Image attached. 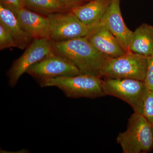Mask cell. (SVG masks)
I'll return each mask as SVG.
<instances>
[{
  "instance_id": "cell-8",
  "label": "cell",
  "mask_w": 153,
  "mask_h": 153,
  "mask_svg": "<svg viewBox=\"0 0 153 153\" xmlns=\"http://www.w3.org/2000/svg\"><path fill=\"white\" fill-rule=\"evenodd\" d=\"M51 29L50 39L61 42L85 37L89 27L80 22L71 11L56 13L47 16Z\"/></svg>"
},
{
  "instance_id": "cell-17",
  "label": "cell",
  "mask_w": 153,
  "mask_h": 153,
  "mask_svg": "<svg viewBox=\"0 0 153 153\" xmlns=\"http://www.w3.org/2000/svg\"><path fill=\"white\" fill-rule=\"evenodd\" d=\"M142 114L152 124H153V91H148L143 102Z\"/></svg>"
},
{
  "instance_id": "cell-21",
  "label": "cell",
  "mask_w": 153,
  "mask_h": 153,
  "mask_svg": "<svg viewBox=\"0 0 153 153\" xmlns=\"http://www.w3.org/2000/svg\"><path fill=\"white\" fill-rule=\"evenodd\" d=\"M84 1H90V0H84Z\"/></svg>"
},
{
  "instance_id": "cell-3",
  "label": "cell",
  "mask_w": 153,
  "mask_h": 153,
  "mask_svg": "<svg viewBox=\"0 0 153 153\" xmlns=\"http://www.w3.org/2000/svg\"><path fill=\"white\" fill-rule=\"evenodd\" d=\"M116 140L123 153L149 152L153 150L152 125L142 114L134 112L126 130L118 134Z\"/></svg>"
},
{
  "instance_id": "cell-2",
  "label": "cell",
  "mask_w": 153,
  "mask_h": 153,
  "mask_svg": "<svg viewBox=\"0 0 153 153\" xmlns=\"http://www.w3.org/2000/svg\"><path fill=\"white\" fill-rule=\"evenodd\" d=\"M101 77L79 74L60 76L47 79L39 83L41 87H56L67 97L95 99L105 96Z\"/></svg>"
},
{
  "instance_id": "cell-4",
  "label": "cell",
  "mask_w": 153,
  "mask_h": 153,
  "mask_svg": "<svg viewBox=\"0 0 153 153\" xmlns=\"http://www.w3.org/2000/svg\"><path fill=\"white\" fill-rule=\"evenodd\" d=\"M148 61V56L130 51L119 57H107L102 68L100 76L144 81Z\"/></svg>"
},
{
  "instance_id": "cell-6",
  "label": "cell",
  "mask_w": 153,
  "mask_h": 153,
  "mask_svg": "<svg viewBox=\"0 0 153 153\" xmlns=\"http://www.w3.org/2000/svg\"><path fill=\"white\" fill-rule=\"evenodd\" d=\"M51 39L33 40L23 54L15 60L7 72L9 85L13 88L31 66L53 53Z\"/></svg>"
},
{
  "instance_id": "cell-12",
  "label": "cell",
  "mask_w": 153,
  "mask_h": 153,
  "mask_svg": "<svg viewBox=\"0 0 153 153\" xmlns=\"http://www.w3.org/2000/svg\"><path fill=\"white\" fill-rule=\"evenodd\" d=\"M111 0H90L84 4L72 8L70 11L88 27L101 22Z\"/></svg>"
},
{
  "instance_id": "cell-9",
  "label": "cell",
  "mask_w": 153,
  "mask_h": 153,
  "mask_svg": "<svg viewBox=\"0 0 153 153\" xmlns=\"http://www.w3.org/2000/svg\"><path fill=\"white\" fill-rule=\"evenodd\" d=\"M89 27V31L85 38L105 57H116L125 53V50L117 39L101 22Z\"/></svg>"
},
{
  "instance_id": "cell-7",
  "label": "cell",
  "mask_w": 153,
  "mask_h": 153,
  "mask_svg": "<svg viewBox=\"0 0 153 153\" xmlns=\"http://www.w3.org/2000/svg\"><path fill=\"white\" fill-rule=\"evenodd\" d=\"M26 73L38 83L50 78L81 74L74 64L54 52L38 61L28 69Z\"/></svg>"
},
{
  "instance_id": "cell-22",
  "label": "cell",
  "mask_w": 153,
  "mask_h": 153,
  "mask_svg": "<svg viewBox=\"0 0 153 153\" xmlns=\"http://www.w3.org/2000/svg\"><path fill=\"white\" fill-rule=\"evenodd\" d=\"M152 128H153V124H152Z\"/></svg>"
},
{
  "instance_id": "cell-10",
  "label": "cell",
  "mask_w": 153,
  "mask_h": 153,
  "mask_svg": "<svg viewBox=\"0 0 153 153\" xmlns=\"http://www.w3.org/2000/svg\"><path fill=\"white\" fill-rule=\"evenodd\" d=\"M120 0H111L101 22L117 39L126 52L131 41L133 32L127 27L120 8Z\"/></svg>"
},
{
  "instance_id": "cell-15",
  "label": "cell",
  "mask_w": 153,
  "mask_h": 153,
  "mask_svg": "<svg viewBox=\"0 0 153 153\" xmlns=\"http://www.w3.org/2000/svg\"><path fill=\"white\" fill-rule=\"evenodd\" d=\"M25 8L47 16L68 12L71 9L56 0H25Z\"/></svg>"
},
{
  "instance_id": "cell-14",
  "label": "cell",
  "mask_w": 153,
  "mask_h": 153,
  "mask_svg": "<svg viewBox=\"0 0 153 153\" xmlns=\"http://www.w3.org/2000/svg\"><path fill=\"white\" fill-rule=\"evenodd\" d=\"M128 51L144 56L153 53V26L147 24L140 25L133 32Z\"/></svg>"
},
{
  "instance_id": "cell-13",
  "label": "cell",
  "mask_w": 153,
  "mask_h": 153,
  "mask_svg": "<svg viewBox=\"0 0 153 153\" xmlns=\"http://www.w3.org/2000/svg\"><path fill=\"white\" fill-rule=\"evenodd\" d=\"M0 23L6 27L13 37L17 48L26 49L33 41L31 36L23 30L17 16L8 9L0 5Z\"/></svg>"
},
{
  "instance_id": "cell-20",
  "label": "cell",
  "mask_w": 153,
  "mask_h": 153,
  "mask_svg": "<svg viewBox=\"0 0 153 153\" xmlns=\"http://www.w3.org/2000/svg\"><path fill=\"white\" fill-rule=\"evenodd\" d=\"M59 2L62 3L63 4L68 6L69 7H74L76 6L82 4L84 0H56Z\"/></svg>"
},
{
  "instance_id": "cell-1",
  "label": "cell",
  "mask_w": 153,
  "mask_h": 153,
  "mask_svg": "<svg viewBox=\"0 0 153 153\" xmlns=\"http://www.w3.org/2000/svg\"><path fill=\"white\" fill-rule=\"evenodd\" d=\"M53 52L74 64L81 74L100 76L107 57L99 52L85 37L61 42H53Z\"/></svg>"
},
{
  "instance_id": "cell-5",
  "label": "cell",
  "mask_w": 153,
  "mask_h": 153,
  "mask_svg": "<svg viewBox=\"0 0 153 153\" xmlns=\"http://www.w3.org/2000/svg\"><path fill=\"white\" fill-rule=\"evenodd\" d=\"M102 87L106 96L120 99L129 105L134 112L141 114L144 99L149 89L144 81L105 77Z\"/></svg>"
},
{
  "instance_id": "cell-18",
  "label": "cell",
  "mask_w": 153,
  "mask_h": 153,
  "mask_svg": "<svg viewBox=\"0 0 153 153\" xmlns=\"http://www.w3.org/2000/svg\"><path fill=\"white\" fill-rule=\"evenodd\" d=\"M0 5L18 15L19 11L25 8V0H0Z\"/></svg>"
},
{
  "instance_id": "cell-19",
  "label": "cell",
  "mask_w": 153,
  "mask_h": 153,
  "mask_svg": "<svg viewBox=\"0 0 153 153\" xmlns=\"http://www.w3.org/2000/svg\"><path fill=\"white\" fill-rule=\"evenodd\" d=\"M144 81L148 89L153 91V53L149 57L147 71Z\"/></svg>"
},
{
  "instance_id": "cell-11",
  "label": "cell",
  "mask_w": 153,
  "mask_h": 153,
  "mask_svg": "<svg viewBox=\"0 0 153 153\" xmlns=\"http://www.w3.org/2000/svg\"><path fill=\"white\" fill-rule=\"evenodd\" d=\"M21 27L33 40L50 39L51 29L47 16L24 8L17 16Z\"/></svg>"
},
{
  "instance_id": "cell-16",
  "label": "cell",
  "mask_w": 153,
  "mask_h": 153,
  "mask_svg": "<svg viewBox=\"0 0 153 153\" xmlns=\"http://www.w3.org/2000/svg\"><path fill=\"white\" fill-rule=\"evenodd\" d=\"M17 47L13 37L8 29L0 23V49L1 50Z\"/></svg>"
}]
</instances>
